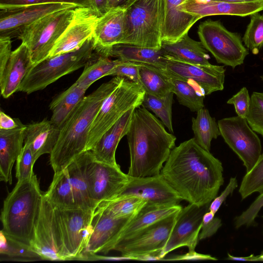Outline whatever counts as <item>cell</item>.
<instances>
[{
  "mask_svg": "<svg viewBox=\"0 0 263 263\" xmlns=\"http://www.w3.org/2000/svg\"><path fill=\"white\" fill-rule=\"evenodd\" d=\"M135 109L133 108L126 112L104 133L90 150L95 159L112 165H118L115 158L116 151L121 139L127 134Z\"/></svg>",
  "mask_w": 263,
  "mask_h": 263,
  "instance_id": "obj_26",
  "label": "cell"
},
{
  "mask_svg": "<svg viewBox=\"0 0 263 263\" xmlns=\"http://www.w3.org/2000/svg\"><path fill=\"white\" fill-rule=\"evenodd\" d=\"M218 125L225 142L242 161L249 172L261 154L260 140L246 118L238 116L224 118Z\"/></svg>",
  "mask_w": 263,
  "mask_h": 263,
  "instance_id": "obj_14",
  "label": "cell"
},
{
  "mask_svg": "<svg viewBox=\"0 0 263 263\" xmlns=\"http://www.w3.org/2000/svg\"><path fill=\"white\" fill-rule=\"evenodd\" d=\"M96 53L92 38L75 50L48 57L33 65L18 91L30 94L42 90L62 77L84 67Z\"/></svg>",
  "mask_w": 263,
  "mask_h": 263,
  "instance_id": "obj_5",
  "label": "cell"
},
{
  "mask_svg": "<svg viewBox=\"0 0 263 263\" xmlns=\"http://www.w3.org/2000/svg\"><path fill=\"white\" fill-rule=\"evenodd\" d=\"M35 162L29 146L25 143L16 160L15 176L18 181L30 179L35 175L33 172Z\"/></svg>",
  "mask_w": 263,
  "mask_h": 263,
  "instance_id": "obj_44",
  "label": "cell"
},
{
  "mask_svg": "<svg viewBox=\"0 0 263 263\" xmlns=\"http://www.w3.org/2000/svg\"><path fill=\"white\" fill-rule=\"evenodd\" d=\"M94 10L100 16L106 13L109 9L108 0H92Z\"/></svg>",
  "mask_w": 263,
  "mask_h": 263,
  "instance_id": "obj_53",
  "label": "cell"
},
{
  "mask_svg": "<svg viewBox=\"0 0 263 263\" xmlns=\"http://www.w3.org/2000/svg\"><path fill=\"white\" fill-rule=\"evenodd\" d=\"M137 0H108L109 8L119 7L126 9Z\"/></svg>",
  "mask_w": 263,
  "mask_h": 263,
  "instance_id": "obj_54",
  "label": "cell"
},
{
  "mask_svg": "<svg viewBox=\"0 0 263 263\" xmlns=\"http://www.w3.org/2000/svg\"><path fill=\"white\" fill-rule=\"evenodd\" d=\"M161 0H137L125 10L120 44L161 48Z\"/></svg>",
  "mask_w": 263,
  "mask_h": 263,
  "instance_id": "obj_6",
  "label": "cell"
},
{
  "mask_svg": "<svg viewBox=\"0 0 263 263\" xmlns=\"http://www.w3.org/2000/svg\"><path fill=\"white\" fill-rule=\"evenodd\" d=\"M237 186L238 182L236 178L231 177L227 186L221 194L218 196H216L211 202L209 211L215 215L226 198L233 193Z\"/></svg>",
  "mask_w": 263,
  "mask_h": 263,
  "instance_id": "obj_49",
  "label": "cell"
},
{
  "mask_svg": "<svg viewBox=\"0 0 263 263\" xmlns=\"http://www.w3.org/2000/svg\"><path fill=\"white\" fill-rule=\"evenodd\" d=\"M0 253L12 258L37 259L41 257L31 247L24 245L0 232Z\"/></svg>",
  "mask_w": 263,
  "mask_h": 263,
  "instance_id": "obj_41",
  "label": "cell"
},
{
  "mask_svg": "<svg viewBox=\"0 0 263 263\" xmlns=\"http://www.w3.org/2000/svg\"><path fill=\"white\" fill-rule=\"evenodd\" d=\"M222 226L221 220L215 216V214L208 211L203 215L201 228L199 235L201 240L211 237Z\"/></svg>",
  "mask_w": 263,
  "mask_h": 263,
  "instance_id": "obj_48",
  "label": "cell"
},
{
  "mask_svg": "<svg viewBox=\"0 0 263 263\" xmlns=\"http://www.w3.org/2000/svg\"><path fill=\"white\" fill-rule=\"evenodd\" d=\"M260 78L261 79V80L263 82V74L260 76Z\"/></svg>",
  "mask_w": 263,
  "mask_h": 263,
  "instance_id": "obj_58",
  "label": "cell"
},
{
  "mask_svg": "<svg viewBox=\"0 0 263 263\" xmlns=\"http://www.w3.org/2000/svg\"><path fill=\"white\" fill-rule=\"evenodd\" d=\"M31 248L42 259L67 260L54 206L44 195L35 227Z\"/></svg>",
  "mask_w": 263,
  "mask_h": 263,
  "instance_id": "obj_15",
  "label": "cell"
},
{
  "mask_svg": "<svg viewBox=\"0 0 263 263\" xmlns=\"http://www.w3.org/2000/svg\"><path fill=\"white\" fill-rule=\"evenodd\" d=\"M163 70L172 84V91L180 104L194 112L204 108L205 95L198 88L188 81Z\"/></svg>",
  "mask_w": 263,
  "mask_h": 263,
  "instance_id": "obj_34",
  "label": "cell"
},
{
  "mask_svg": "<svg viewBox=\"0 0 263 263\" xmlns=\"http://www.w3.org/2000/svg\"><path fill=\"white\" fill-rule=\"evenodd\" d=\"M132 218H116L97 208L92 220V231L82 255L106 254L112 250L119 234Z\"/></svg>",
  "mask_w": 263,
  "mask_h": 263,
  "instance_id": "obj_21",
  "label": "cell"
},
{
  "mask_svg": "<svg viewBox=\"0 0 263 263\" xmlns=\"http://www.w3.org/2000/svg\"><path fill=\"white\" fill-rule=\"evenodd\" d=\"M258 12L250 15V21L242 38L246 47L257 54L263 47V14Z\"/></svg>",
  "mask_w": 263,
  "mask_h": 263,
  "instance_id": "obj_39",
  "label": "cell"
},
{
  "mask_svg": "<svg viewBox=\"0 0 263 263\" xmlns=\"http://www.w3.org/2000/svg\"><path fill=\"white\" fill-rule=\"evenodd\" d=\"M258 260H263V252L259 255H258Z\"/></svg>",
  "mask_w": 263,
  "mask_h": 263,
  "instance_id": "obj_57",
  "label": "cell"
},
{
  "mask_svg": "<svg viewBox=\"0 0 263 263\" xmlns=\"http://www.w3.org/2000/svg\"><path fill=\"white\" fill-rule=\"evenodd\" d=\"M89 195L94 209L102 202L120 195L129 181V176L120 166L94 159L90 151L80 155Z\"/></svg>",
  "mask_w": 263,
  "mask_h": 263,
  "instance_id": "obj_9",
  "label": "cell"
},
{
  "mask_svg": "<svg viewBox=\"0 0 263 263\" xmlns=\"http://www.w3.org/2000/svg\"><path fill=\"white\" fill-rule=\"evenodd\" d=\"M246 119L250 127L263 137V92H253Z\"/></svg>",
  "mask_w": 263,
  "mask_h": 263,
  "instance_id": "obj_42",
  "label": "cell"
},
{
  "mask_svg": "<svg viewBox=\"0 0 263 263\" xmlns=\"http://www.w3.org/2000/svg\"><path fill=\"white\" fill-rule=\"evenodd\" d=\"M75 9L45 15L26 27L19 35L18 39L29 49L34 65L49 57L57 40L72 20Z\"/></svg>",
  "mask_w": 263,
  "mask_h": 263,
  "instance_id": "obj_10",
  "label": "cell"
},
{
  "mask_svg": "<svg viewBox=\"0 0 263 263\" xmlns=\"http://www.w3.org/2000/svg\"><path fill=\"white\" fill-rule=\"evenodd\" d=\"M121 195L137 196L148 204L157 205H177L183 200L161 173L144 177L129 176L127 186L119 195Z\"/></svg>",
  "mask_w": 263,
  "mask_h": 263,
  "instance_id": "obj_20",
  "label": "cell"
},
{
  "mask_svg": "<svg viewBox=\"0 0 263 263\" xmlns=\"http://www.w3.org/2000/svg\"><path fill=\"white\" fill-rule=\"evenodd\" d=\"M221 161L203 149L194 138L175 147L161 174L189 203L210 204L224 183Z\"/></svg>",
  "mask_w": 263,
  "mask_h": 263,
  "instance_id": "obj_1",
  "label": "cell"
},
{
  "mask_svg": "<svg viewBox=\"0 0 263 263\" xmlns=\"http://www.w3.org/2000/svg\"><path fill=\"white\" fill-rule=\"evenodd\" d=\"M67 260L80 259L91 234L95 211L54 206Z\"/></svg>",
  "mask_w": 263,
  "mask_h": 263,
  "instance_id": "obj_13",
  "label": "cell"
},
{
  "mask_svg": "<svg viewBox=\"0 0 263 263\" xmlns=\"http://www.w3.org/2000/svg\"><path fill=\"white\" fill-rule=\"evenodd\" d=\"M174 94L172 92L166 96L160 98L145 93L141 105L152 110L172 134V106Z\"/></svg>",
  "mask_w": 263,
  "mask_h": 263,
  "instance_id": "obj_38",
  "label": "cell"
},
{
  "mask_svg": "<svg viewBox=\"0 0 263 263\" xmlns=\"http://www.w3.org/2000/svg\"><path fill=\"white\" fill-rule=\"evenodd\" d=\"M60 133V128L46 119L26 125L24 142L29 146L35 161L42 155L52 153Z\"/></svg>",
  "mask_w": 263,
  "mask_h": 263,
  "instance_id": "obj_28",
  "label": "cell"
},
{
  "mask_svg": "<svg viewBox=\"0 0 263 263\" xmlns=\"http://www.w3.org/2000/svg\"><path fill=\"white\" fill-rule=\"evenodd\" d=\"M44 196L54 207L95 211L88 193L80 155L54 173Z\"/></svg>",
  "mask_w": 263,
  "mask_h": 263,
  "instance_id": "obj_8",
  "label": "cell"
},
{
  "mask_svg": "<svg viewBox=\"0 0 263 263\" xmlns=\"http://www.w3.org/2000/svg\"><path fill=\"white\" fill-rule=\"evenodd\" d=\"M170 260H217V259L210 255L199 254L195 251L188 252L183 255L176 256L170 258Z\"/></svg>",
  "mask_w": 263,
  "mask_h": 263,
  "instance_id": "obj_52",
  "label": "cell"
},
{
  "mask_svg": "<svg viewBox=\"0 0 263 263\" xmlns=\"http://www.w3.org/2000/svg\"><path fill=\"white\" fill-rule=\"evenodd\" d=\"M86 89L76 82L50 103V121L60 129L85 97Z\"/></svg>",
  "mask_w": 263,
  "mask_h": 263,
  "instance_id": "obj_31",
  "label": "cell"
},
{
  "mask_svg": "<svg viewBox=\"0 0 263 263\" xmlns=\"http://www.w3.org/2000/svg\"><path fill=\"white\" fill-rule=\"evenodd\" d=\"M140 84L145 93L163 98L173 92V86L163 70L142 64L139 69Z\"/></svg>",
  "mask_w": 263,
  "mask_h": 263,
  "instance_id": "obj_33",
  "label": "cell"
},
{
  "mask_svg": "<svg viewBox=\"0 0 263 263\" xmlns=\"http://www.w3.org/2000/svg\"><path fill=\"white\" fill-rule=\"evenodd\" d=\"M47 3L71 4L77 7L93 9L92 0H0V10H7L33 4Z\"/></svg>",
  "mask_w": 263,
  "mask_h": 263,
  "instance_id": "obj_43",
  "label": "cell"
},
{
  "mask_svg": "<svg viewBox=\"0 0 263 263\" xmlns=\"http://www.w3.org/2000/svg\"><path fill=\"white\" fill-rule=\"evenodd\" d=\"M213 1H221V2L233 3H248V2H257V1H263V0H213Z\"/></svg>",
  "mask_w": 263,
  "mask_h": 263,
  "instance_id": "obj_56",
  "label": "cell"
},
{
  "mask_svg": "<svg viewBox=\"0 0 263 263\" xmlns=\"http://www.w3.org/2000/svg\"><path fill=\"white\" fill-rule=\"evenodd\" d=\"M263 207V192L255 199L248 208L234 218V224L236 229L243 226H254L259 212Z\"/></svg>",
  "mask_w": 263,
  "mask_h": 263,
  "instance_id": "obj_45",
  "label": "cell"
},
{
  "mask_svg": "<svg viewBox=\"0 0 263 263\" xmlns=\"http://www.w3.org/2000/svg\"><path fill=\"white\" fill-rule=\"evenodd\" d=\"M125 9L110 8L99 17L95 29L92 40L95 51L105 56L114 45L120 44L124 31Z\"/></svg>",
  "mask_w": 263,
  "mask_h": 263,
  "instance_id": "obj_23",
  "label": "cell"
},
{
  "mask_svg": "<svg viewBox=\"0 0 263 263\" xmlns=\"http://www.w3.org/2000/svg\"><path fill=\"white\" fill-rule=\"evenodd\" d=\"M161 48L167 54L185 62L202 65L211 64L210 57L202 43L192 39L188 33L175 42L162 43Z\"/></svg>",
  "mask_w": 263,
  "mask_h": 263,
  "instance_id": "obj_32",
  "label": "cell"
},
{
  "mask_svg": "<svg viewBox=\"0 0 263 263\" xmlns=\"http://www.w3.org/2000/svg\"><path fill=\"white\" fill-rule=\"evenodd\" d=\"M141 65V63L120 60V63L110 71L108 76L124 77L140 84L139 69Z\"/></svg>",
  "mask_w": 263,
  "mask_h": 263,
  "instance_id": "obj_46",
  "label": "cell"
},
{
  "mask_svg": "<svg viewBox=\"0 0 263 263\" xmlns=\"http://www.w3.org/2000/svg\"><path fill=\"white\" fill-rule=\"evenodd\" d=\"M145 93L139 83L125 78L100 107L90 126L86 151L91 150L104 133L126 112L141 106Z\"/></svg>",
  "mask_w": 263,
  "mask_h": 263,
  "instance_id": "obj_7",
  "label": "cell"
},
{
  "mask_svg": "<svg viewBox=\"0 0 263 263\" xmlns=\"http://www.w3.org/2000/svg\"><path fill=\"white\" fill-rule=\"evenodd\" d=\"M192 129L196 143L210 152L211 141L220 135L218 123L212 117L208 109L203 108L197 112L196 118H192Z\"/></svg>",
  "mask_w": 263,
  "mask_h": 263,
  "instance_id": "obj_36",
  "label": "cell"
},
{
  "mask_svg": "<svg viewBox=\"0 0 263 263\" xmlns=\"http://www.w3.org/2000/svg\"><path fill=\"white\" fill-rule=\"evenodd\" d=\"M178 212L118 242L113 250L120 252L125 259H160L161 252L169 238Z\"/></svg>",
  "mask_w": 263,
  "mask_h": 263,
  "instance_id": "obj_12",
  "label": "cell"
},
{
  "mask_svg": "<svg viewBox=\"0 0 263 263\" xmlns=\"http://www.w3.org/2000/svg\"><path fill=\"white\" fill-rule=\"evenodd\" d=\"M100 17L91 8H76L72 20L57 40L49 57L75 50L92 39Z\"/></svg>",
  "mask_w": 263,
  "mask_h": 263,
  "instance_id": "obj_19",
  "label": "cell"
},
{
  "mask_svg": "<svg viewBox=\"0 0 263 263\" xmlns=\"http://www.w3.org/2000/svg\"><path fill=\"white\" fill-rule=\"evenodd\" d=\"M126 136L130 154L127 174L144 177L161 173L175 147L176 137L143 106L135 109Z\"/></svg>",
  "mask_w": 263,
  "mask_h": 263,
  "instance_id": "obj_2",
  "label": "cell"
},
{
  "mask_svg": "<svg viewBox=\"0 0 263 263\" xmlns=\"http://www.w3.org/2000/svg\"><path fill=\"white\" fill-rule=\"evenodd\" d=\"M8 36H0V75L5 70L11 53V40Z\"/></svg>",
  "mask_w": 263,
  "mask_h": 263,
  "instance_id": "obj_50",
  "label": "cell"
},
{
  "mask_svg": "<svg viewBox=\"0 0 263 263\" xmlns=\"http://www.w3.org/2000/svg\"><path fill=\"white\" fill-rule=\"evenodd\" d=\"M146 203L145 199L137 196L121 195L101 202L97 208L114 218L129 219L136 216Z\"/></svg>",
  "mask_w": 263,
  "mask_h": 263,
  "instance_id": "obj_35",
  "label": "cell"
},
{
  "mask_svg": "<svg viewBox=\"0 0 263 263\" xmlns=\"http://www.w3.org/2000/svg\"><path fill=\"white\" fill-rule=\"evenodd\" d=\"M26 126L0 129V178L1 181L10 184L12 182V167L24 146Z\"/></svg>",
  "mask_w": 263,
  "mask_h": 263,
  "instance_id": "obj_27",
  "label": "cell"
},
{
  "mask_svg": "<svg viewBox=\"0 0 263 263\" xmlns=\"http://www.w3.org/2000/svg\"><path fill=\"white\" fill-rule=\"evenodd\" d=\"M34 64L28 46L23 43L14 51L3 73L0 75L2 96L8 98L18 91L23 80Z\"/></svg>",
  "mask_w": 263,
  "mask_h": 263,
  "instance_id": "obj_25",
  "label": "cell"
},
{
  "mask_svg": "<svg viewBox=\"0 0 263 263\" xmlns=\"http://www.w3.org/2000/svg\"><path fill=\"white\" fill-rule=\"evenodd\" d=\"M23 124L18 119L12 118L6 114L4 112H0V129H12L21 126Z\"/></svg>",
  "mask_w": 263,
  "mask_h": 263,
  "instance_id": "obj_51",
  "label": "cell"
},
{
  "mask_svg": "<svg viewBox=\"0 0 263 263\" xmlns=\"http://www.w3.org/2000/svg\"><path fill=\"white\" fill-rule=\"evenodd\" d=\"M76 7L71 4L47 3L0 10V36L18 38L26 27L43 16Z\"/></svg>",
  "mask_w": 263,
  "mask_h": 263,
  "instance_id": "obj_18",
  "label": "cell"
},
{
  "mask_svg": "<svg viewBox=\"0 0 263 263\" xmlns=\"http://www.w3.org/2000/svg\"><path fill=\"white\" fill-rule=\"evenodd\" d=\"M250 101L251 97L248 90L246 87H243L227 101V103L234 105L238 116L246 118L249 112Z\"/></svg>",
  "mask_w": 263,
  "mask_h": 263,
  "instance_id": "obj_47",
  "label": "cell"
},
{
  "mask_svg": "<svg viewBox=\"0 0 263 263\" xmlns=\"http://www.w3.org/2000/svg\"><path fill=\"white\" fill-rule=\"evenodd\" d=\"M210 204L198 206L189 204L178 212L176 221L166 243L161 252L160 259L169 252L182 247L189 252L195 251L199 241V235L204 214L209 211Z\"/></svg>",
  "mask_w": 263,
  "mask_h": 263,
  "instance_id": "obj_17",
  "label": "cell"
},
{
  "mask_svg": "<svg viewBox=\"0 0 263 263\" xmlns=\"http://www.w3.org/2000/svg\"><path fill=\"white\" fill-rule=\"evenodd\" d=\"M197 33L206 50L217 63L235 68L242 64L249 54L240 35L228 30L220 21L201 22Z\"/></svg>",
  "mask_w": 263,
  "mask_h": 263,
  "instance_id": "obj_11",
  "label": "cell"
},
{
  "mask_svg": "<svg viewBox=\"0 0 263 263\" xmlns=\"http://www.w3.org/2000/svg\"><path fill=\"white\" fill-rule=\"evenodd\" d=\"M180 10L200 19L217 15L244 17L263 10V1L233 3L213 0H185Z\"/></svg>",
  "mask_w": 263,
  "mask_h": 263,
  "instance_id": "obj_22",
  "label": "cell"
},
{
  "mask_svg": "<svg viewBox=\"0 0 263 263\" xmlns=\"http://www.w3.org/2000/svg\"><path fill=\"white\" fill-rule=\"evenodd\" d=\"M43 195L35 175L17 181L4 201L1 216L3 232L31 248Z\"/></svg>",
  "mask_w": 263,
  "mask_h": 263,
  "instance_id": "obj_4",
  "label": "cell"
},
{
  "mask_svg": "<svg viewBox=\"0 0 263 263\" xmlns=\"http://www.w3.org/2000/svg\"><path fill=\"white\" fill-rule=\"evenodd\" d=\"M255 192H263V153L252 168L244 176L239 189L242 199Z\"/></svg>",
  "mask_w": 263,
  "mask_h": 263,
  "instance_id": "obj_40",
  "label": "cell"
},
{
  "mask_svg": "<svg viewBox=\"0 0 263 263\" xmlns=\"http://www.w3.org/2000/svg\"><path fill=\"white\" fill-rule=\"evenodd\" d=\"M166 53L162 48L154 49L119 44L112 47L107 52L105 57L116 58L122 61L148 64L164 70Z\"/></svg>",
  "mask_w": 263,
  "mask_h": 263,
  "instance_id": "obj_30",
  "label": "cell"
},
{
  "mask_svg": "<svg viewBox=\"0 0 263 263\" xmlns=\"http://www.w3.org/2000/svg\"><path fill=\"white\" fill-rule=\"evenodd\" d=\"M182 208L179 204L163 205L146 203L121 231L114 246L118 242L133 236L153 223L179 211Z\"/></svg>",
  "mask_w": 263,
  "mask_h": 263,
  "instance_id": "obj_29",
  "label": "cell"
},
{
  "mask_svg": "<svg viewBox=\"0 0 263 263\" xmlns=\"http://www.w3.org/2000/svg\"><path fill=\"white\" fill-rule=\"evenodd\" d=\"M120 62L119 59L112 60L97 52L84 66L83 72L76 82L87 90L95 82L102 77L108 76L110 71Z\"/></svg>",
  "mask_w": 263,
  "mask_h": 263,
  "instance_id": "obj_37",
  "label": "cell"
},
{
  "mask_svg": "<svg viewBox=\"0 0 263 263\" xmlns=\"http://www.w3.org/2000/svg\"><path fill=\"white\" fill-rule=\"evenodd\" d=\"M185 0H161V39L162 43H172L188 33L199 18L181 11Z\"/></svg>",
  "mask_w": 263,
  "mask_h": 263,
  "instance_id": "obj_24",
  "label": "cell"
},
{
  "mask_svg": "<svg viewBox=\"0 0 263 263\" xmlns=\"http://www.w3.org/2000/svg\"><path fill=\"white\" fill-rule=\"evenodd\" d=\"M165 58L164 70L193 84L205 96L223 89L226 72L224 66L194 64L167 53Z\"/></svg>",
  "mask_w": 263,
  "mask_h": 263,
  "instance_id": "obj_16",
  "label": "cell"
},
{
  "mask_svg": "<svg viewBox=\"0 0 263 263\" xmlns=\"http://www.w3.org/2000/svg\"><path fill=\"white\" fill-rule=\"evenodd\" d=\"M228 259L246 261H257L258 255L254 256L253 254L247 257H235L228 254Z\"/></svg>",
  "mask_w": 263,
  "mask_h": 263,
  "instance_id": "obj_55",
  "label": "cell"
},
{
  "mask_svg": "<svg viewBox=\"0 0 263 263\" xmlns=\"http://www.w3.org/2000/svg\"><path fill=\"white\" fill-rule=\"evenodd\" d=\"M125 78L115 76L101 84L86 97L74 109L60 129L58 142L50 154L54 173L65 168L86 151L91 124L104 101Z\"/></svg>",
  "mask_w": 263,
  "mask_h": 263,
  "instance_id": "obj_3",
  "label": "cell"
}]
</instances>
